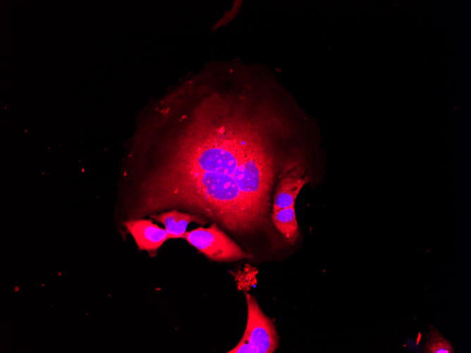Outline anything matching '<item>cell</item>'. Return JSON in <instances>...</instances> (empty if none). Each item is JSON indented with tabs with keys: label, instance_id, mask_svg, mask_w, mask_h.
<instances>
[{
	"label": "cell",
	"instance_id": "5",
	"mask_svg": "<svg viewBox=\"0 0 471 353\" xmlns=\"http://www.w3.org/2000/svg\"><path fill=\"white\" fill-rule=\"evenodd\" d=\"M307 181V176L304 175V171L298 167L284 173L276 186L274 196L273 211L294 206L300 191Z\"/></svg>",
	"mask_w": 471,
	"mask_h": 353
},
{
	"label": "cell",
	"instance_id": "2",
	"mask_svg": "<svg viewBox=\"0 0 471 353\" xmlns=\"http://www.w3.org/2000/svg\"><path fill=\"white\" fill-rule=\"evenodd\" d=\"M247 320L243 337L228 353H273L278 335L272 321L260 309L255 299L245 293Z\"/></svg>",
	"mask_w": 471,
	"mask_h": 353
},
{
	"label": "cell",
	"instance_id": "6",
	"mask_svg": "<svg viewBox=\"0 0 471 353\" xmlns=\"http://www.w3.org/2000/svg\"><path fill=\"white\" fill-rule=\"evenodd\" d=\"M151 217L161 223L168 233L169 239L183 238L189 223L195 222L204 225L205 218L197 213H187L176 209L152 214Z\"/></svg>",
	"mask_w": 471,
	"mask_h": 353
},
{
	"label": "cell",
	"instance_id": "7",
	"mask_svg": "<svg viewBox=\"0 0 471 353\" xmlns=\"http://www.w3.org/2000/svg\"><path fill=\"white\" fill-rule=\"evenodd\" d=\"M271 219L276 228L288 242L294 243L298 236V225L294 206L273 211Z\"/></svg>",
	"mask_w": 471,
	"mask_h": 353
},
{
	"label": "cell",
	"instance_id": "8",
	"mask_svg": "<svg viewBox=\"0 0 471 353\" xmlns=\"http://www.w3.org/2000/svg\"><path fill=\"white\" fill-rule=\"evenodd\" d=\"M431 333L428 342H427L424 353H453L451 342L445 339L439 331L430 326Z\"/></svg>",
	"mask_w": 471,
	"mask_h": 353
},
{
	"label": "cell",
	"instance_id": "1",
	"mask_svg": "<svg viewBox=\"0 0 471 353\" xmlns=\"http://www.w3.org/2000/svg\"><path fill=\"white\" fill-rule=\"evenodd\" d=\"M210 97L177 118L161 168L137 210L185 209L245 233L265 222L275 161L264 118Z\"/></svg>",
	"mask_w": 471,
	"mask_h": 353
},
{
	"label": "cell",
	"instance_id": "3",
	"mask_svg": "<svg viewBox=\"0 0 471 353\" xmlns=\"http://www.w3.org/2000/svg\"><path fill=\"white\" fill-rule=\"evenodd\" d=\"M183 238L214 261H237L250 256L216 224L186 232Z\"/></svg>",
	"mask_w": 471,
	"mask_h": 353
},
{
	"label": "cell",
	"instance_id": "4",
	"mask_svg": "<svg viewBox=\"0 0 471 353\" xmlns=\"http://www.w3.org/2000/svg\"><path fill=\"white\" fill-rule=\"evenodd\" d=\"M140 250L154 252L169 239L166 229L147 219H133L124 223Z\"/></svg>",
	"mask_w": 471,
	"mask_h": 353
}]
</instances>
